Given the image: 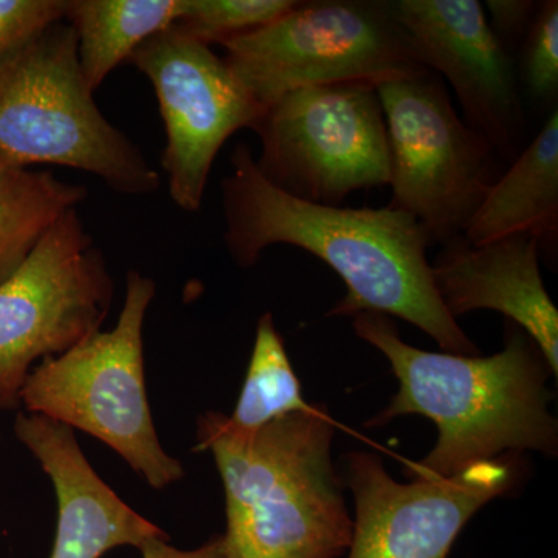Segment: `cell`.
Listing matches in <instances>:
<instances>
[{
  "label": "cell",
  "mask_w": 558,
  "mask_h": 558,
  "mask_svg": "<svg viewBox=\"0 0 558 558\" xmlns=\"http://www.w3.org/2000/svg\"><path fill=\"white\" fill-rule=\"evenodd\" d=\"M156 90L167 131L161 168L171 199L199 211L213 161L223 143L259 119L252 100L223 58L172 25L145 40L131 57Z\"/></svg>",
  "instance_id": "obj_11"
},
{
  "label": "cell",
  "mask_w": 558,
  "mask_h": 558,
  "mask_svg": "<svg viewBox=\"0 0 558 558\" xmlns=\"http://www.w3.org/2000/svg\"><path fill=\"white\" fill-rule=\"evenodd\" d=\"M220 46L263 112L303 87L352 81L379 86L425 69L392 0L296 2L279 20Z\"/></svg>",
  "instance_id": "obj_6"
},
{
  "label": "cell",
  "mask_w": 558,
  "mask_h": 558,
  "mask_svg": "<svg viewBox=\"0 0 558 558\" xmlns=\"http://www.w3.org/2000/svg\"><path fill=\"white\" fill-rule=\"evenodd\" d=\"M344 486L354 494L351 545L344 558H449L480 509L515 488L526 472L521 454L476 462L442 480L399 483L369 451L344 458Z\"/></svg>",
  "instance_id": "obj_10"
},
{
  "label": "cell",
  "mask_w": 558,
  "mask_h": 558,
  "mask_svg": "<svg viewBox=\"0 0 558 558\" xmlns=\"http://www.w3.org/2000/svg\"><path fill=\"white\" fill-rule=\"evenodd\" d=\"M515 57L521 94L538 105L557 108L558 2L543 0Z\"/></svg>",
  "instance_id": "obj_20"
},
{
  "label": "cell",
  "mask_w": 558,
  "mask_h": 558,
  "mask_svg": "<svg viewBox=\"0 0 558 558\" xmlns=\"http://www.w3.org/2000/svg\"><path fill=\"white\" fill-rule=\"evenodd\" d=\"M87 190L51 171L0 163V282L31 255L47 230L70 209L78 208Z\"/></svg>",
  "instance_id": "obj_17"
},
{
  "label": "cell",
  "mask_w": 558,
  "mask_h": 558,
  "mask_svg": "<svg viewBox=\"0 0 558 558\" xmlns=\"http://www.w3.org/2000/svg\"><path fill=\"white\" fill-rule=\"evenodd\" d=\"M484 13L492 32L510 54L519 51L537 14L539 2L534 0H487Z\"/></svg>",
  "instance_id": "obj_22"
},
{
  "label": "cell",
  "mask_w": 558,
  "mask_h": 558,
  "mask_svg": "<svg viewBox=\"0 0 558 558\" xmlns=\"http://www.w3.org/2000/svg\"><path fill=\"white\" fill-rule=\"evenodd\" d=\"M299 376L286 351L284 340L271 314L256 326L255 344L240 399L230 416H223L231 432L250 435L293 413L310 411Z\"/></svg>",
  "instance_id": "obj_18"
},
{
  "label": "cell",
  "mask_w": 558,
  "mask_h": 558,
  "mask_svg": "<svg viewBox=\"0 0 558 558\" xmlns=\"http://www.w3.org/2000/svg\"><path fill=\"white\" fill-rule=\"evenodd\" d=\"M295 3V0H180L174 27L207 46L223 44L271 24Z\"/></svg>",
  "instance_id": "obj_19"
},
{
  "label": "cell",
  "mask_w": 558,
  "mask_h": 558,
  "mask_svg": "<svg viewBox=\"0 0 558 558\" xmlns=\"http://www.w3.org/2000/svg\"><path fill=\"white\" fill-rule=\"evenodd\" d=\"M112 296L105 256L70 209L0 282V410L21 403L33 363L101 330Z\"/></svg>",
  "instance_id": "obj_9"
},
{
  "label": "cell",
  "mask_w": 558,
  "mask_h": 558,
  "mask_svg": "<svg viewBox=\"0 0 558 558\" xmlns=\"http://www.w3.org/2000/svg\"><path fill=\"white\" fill-rule=\"evenodd\" d=\"M223 241L242 269L264 250L286 244L306 250L347 284L329 317L379 312L424 330L450 354L478 355L480 348L444 307L427 258L424 229L398 209L329 207L296 199L271 185L241 143L222 179Z\"/></svg>",
  "instance_id": "obj_1"
},
{
  "label": "cell",
  "mask_w": 558,
  "mask_h": 558,
  "mask_svg": "<svg viewBox=\"0 0 558 558\" xmlns=\"http://www.w3.org/2000/svg\"><path fill=\"white\" fill-rule=\"evenodd\" d=\"M154 296V279L131 270L116 328L44 359L25 379L20 402L27 413L100 439L161 490L185 472L161 447L146 395L143 325Z\"/></svg>",
  "instance_id": "obj_5"
},
{
  "label": "cell",
  "mask_w": 558,
  "mask_h": 558,
  "mask_svg": "<svg viewBox=\"0 0 558 558\" xmlns=\"http://www.w3.org/2000/svg\"><path fill=\"white\" fill-rule=\"evenodd\" d=\"M0 163L83 170L130 196L160 186L142 150L98 109L64 21L0 60Z\"/></svg>",
  "instance_id": "obj_4"
},
{
  "label": "cell",
  "mask_w": 558,
  "mask_h": 558,
  "mask_svg": "<svg viewBox=\"0 0 558 558\" xmlns=\"http://www.w3.org/2000/svg\"><path fill=\"white\" fill-rule=\"evenodd\" d=\"M509 236L538 242L539 256L557 258L558 109L519 157L501 172L470 220L464 238L473 245Z\"/></svg>",
  "instance_id": "obj_15"
},
{
  "label": "cell",
  "mask_w": 558,
  "mask_h": 558,
  "mask_svg": "<svg viewBox=\"0 0 558 558\" xmlns=\"http://www.w3.org/2000/svg\"><path fill=\"white\" fill-rule=\"evenodd\" d=\"M256 168L296 199L340 207L360 190L388 185V138L376 84H325L289 92L253 124Z\"/></svg>",
  "instance_id": "obj_8"
},
{
  "label": "cell",
  "mask_w": 558,
  "mask_h": 558,
  "mask_svg": "<svg viewBox=\"0 0 558 558\" xmlns=\"http://www.w3.org/2000/svg\"><path fill=\"white\" fill-rule=\"evenodd\" d=\"M143 558H227L222 535H215L199 548L183 550L168 543V537L150 538L138 548Z\"/></svg>",
  "instance_id": "obj_23"
},
{
  "label": "cell",
  "mask_w": 558,
  "mask_h": 558,
  "mask_svg": "<svg viewBox=\"0 0 558 558\" xmlns=\"http://www.w3.org/2000/svg\"><path fill=\"white\" fill-rule=\"evenodd\" d=\"M209 411L193 451H208L226 495L227 558H344L352 517L332 461L336 422L325 407L250 435Z\"/></svg>",
  "instance_id": "obj_3"
},
{
  "label": "cell",
  "mask_w": 558,
  "mask_h": 558,
  "mask_svg": "<svg viewBox=\"0 0 558 558\" xmlns=\"http://www.w3.org/2000/svg\"><path fill=\"white\" fill-rule=\"evenodd\" d=\"M14 433L38 459L57 494V537L50 558H101L121 546L138 549L150 538L168 537L98 476L72 428L20 413Z\"/></svg>",
  "instance_id": "obj_14"
},
{
  "label": "cell",
  "mask_w": 558,
  "mask_h": 558,
  "mask_svg": "<svg viewBox=\"0 0 558 558\" xmlns=\"http://www.w3.org/2000/svg\"><path fill=\"white\" fill-rule=\"evenodd\" d=\"M65 7L68 0H0V60L64 21Z\"/></svg>",
  "instance_id": "obj_21"
},
{
  "label": "cell",
  "mask_w": 558,
  "mask_h": 558,
  "mask_svg": "<svg viewBox=\"0 0 558 558\" xmlns=\"http://www.w3.org/2000/svg\"><path fill=\"white\" fill-rule=\"evenodd\" d=\"M418 60L453 87L465 123L502 161L526 148L527 119L515 57L499 43L478 0H392Z\"/></svg>",
  "instance_id": "obj_12"
},
{
  "label": "cell",
  "mask_w": 558,
  "mask_h": 558,
  "mask_svg": "<svg viewBox=\"0 0 558 558\" xmlns=\"http://www.w3.org/2000/svg\"><path fill=\"white\" fill-rule=\"evenodd\" d=\"M351 318L357 337L379 349L399 380L398 395L365 427L416 414L438 428L427 457L403 468L407 478H450L508 453L557 457L558 422L549 411L554 392L548 387L554 373L542 349L519 326L508 319L505 349L481 357L410 347L395 319L379 312H359Z\"/></svg>",
  "instance_id": "obj_2"
},
{
  "label": "cell",
  "mask_w": 558,
  "mask_h": 558,
  "mask_svg": "<svg viewBox=\"0 0 558 558\" xmlns=\"http://www.w3.org/2000/svg\"><path fill=\"white\" fill-rule=\"evenodd\" d=\"M440 247L429 266L450 317L499 312L538 344L557 377L558 311L539 271L538 242L509 236L473 245L462 234Z\"/></svg>",
  "instance_id": "obj_13"
},
{
  "label": "cell",
  "mask_w": 558,
  "mask_h": 558,
  "mask_svg": "<svg viewBox=\"0 0 558 558\" xmlns=\"http://www.w3.org/2000/svg\"><path fill=\"white\" fill-rule=\"evenodd\" d=\"M388 138V207L407 213L429 245L462 236L501 175L497 150L459 117L427 68L377 86Z\"/></svg>",
  "instance_id": "obj_7"
},
{
  "label": "cell",
  "mask_w": 558,
  "mask_h": 558,
  "mask_svg": "<svg viewBox=\"0 0 558 558\" xmlns=\"http://www.w3.org/2000/svg\"><path fill=\"white\" fill-rule=\"evenodd\" d=\"M180 0H68L64 20L78 46L81 72L92 92L145 40L168 31Z\"/></svg>",
  "instance_id": "obj_16"
}]
</instances>
